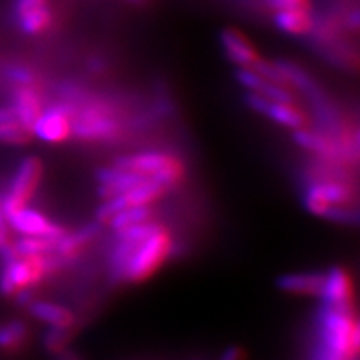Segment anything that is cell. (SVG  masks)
I'll use <instances>...</instances> for the list:
<instances>
[{
	"instance_id": "6da1fadb",
	"label": "cell",
	"mask_w": 360,
	"mask_h": 360,
	"mask_svg": "<svg viewBox=\"0 0 360 360\" xmlns=\"http://www.w3.org/2000/svg\"><path fill=\"white\" fill-rule=\"evenodd\" d=\"M174 252V240L167 229L152 222L132 225L117 232L110 257L112 272L120 281L139 283L150 278Z\"/></svg>"
},
{
	"instance_id": "7a4b0ae2",
	"label": "cell",
	"mask_w": 360,
	"mask_h": 360,
	"mask_svg": "<svg viewBox=\"0 0 360 360\" xmlns=\"http://www.w3.org/2000/svg\"><path fill=\"white\" fill-rule=\"evenodd\" d=\"M60 265L62 262L53 254L6 260V267L0 274V292L7 297H17L20 292H29Z\"/></svg>"
},
{
	"instance_id": "3957f363",
	"label": "cell",
	"mask_w": 360,
	"mask_h": 360,
	"mask_svg": "<svg viewBox=\"0 0 360 360\" xmlns=\"http://www.w3.org/2000/svg\"><path fill=\"white\" fill-rule=\"evenodd\" d=\"M114 165L130 170V172L141 175L143 179L155 180L165 188L179 186L186 175V167L177 157L157 150L122 155L115 160Z\"/></svg>"
},
{
	"instance_id": "277c9868",
	"label": "cell",
	"mask_w": 360,
	"mask_h": 360,
	"mask_svg": "<svg viewBox=\"0 0 360 360\" xmlns=\"http://www.w3.org/2000/svg\"><path fill=\"white\" fill-rule=\"evenodd\" d=\"M40 179H42V162L39 157H25L15 169L7 192L0 197V205L6 219L27 207L34 193L37 192Z\"/></svg>"
},
{
	"instance_id": "5b68a950",
	"label": "cell",
	"mask_w": 360,
	"mask_h": 360,
	"mask_svg": "<svg viewBox=\"0 0 360 360\" xmlns=\"http://www.w3.org/2000/svg\"><path fill=\"white\" fill-rule=\"evenodd\" d=\"M120 132V124L117 122L110 109L101 103L84 107L74 112L72 119V135L85 142H107L115 139Z\"/></svg>"
},
{
	"instance_id": "8992f818",
	"label": "cell",
	"mask_w": 360,
	"mask_h": 360,
	"mask_svg": "<svg viewBox=\"0 0 360 360\" xmlns=\"http://www.w3.org/2000/svg\"><path fill=\"white\" fill-rule=\"evenodd\" d=\"M165 188L159 182L150 179H143L137 186L130 187L119 195L112 197L109 200H103V204L97 209V220L101 224H109V220L122 209L135 205H152L164 195Z\"/></svg>"
},
{
	"instance_id": "52a82bcc",
	"label": "cell",
	"mask_w": 360,
	"mask_h": 360,
	"mask_svg": "<svg viewBox=\"0 0 360 360\" xmlns=\"http://www.w3.org/2000/svg\"><path fill=\"white\" fill-rule=\"evenodd\" d=\"M74 109L60 103V105L44 109L32 127V135L47 143H60L72 137V119H74Z\"/></svg>"
},
{
	"instance_id": "ba28073f",
	"label": "cell",
	"mask_w": 360,
	"mask_h": 360,
	"mask_svg": "<svg viewBox=\"0 0 360 360\" xmlns=\"http://www.w3.org/2000/svg\"><path fill=\"white\" fill-rule=\"evenodd\" d=\"M245 102L250 109L265 117H270L274 122L281 124L282 127L299 130L307 125V115L294 102H274L254 92L247 94Z\"/></svg>"
},
{
	"instance_id": "9c48e42d",
	"label": "cell",
	"mask_w": 360,
	"mask_h": 360,
	"mask_svg": "<svg viewBox=\"0 0 360 360\" xmlns=\"http://www.w3.org/2000/svg\"><path fill=\"white\" fill-rule=\"evenodd\" d=\"M7 225L15 232H19L20 236L47 237L56 242L65 233V229L62 225L52 222L42 212L35 209H29V207H24V209L12 214L7 219Z\"/></svg>"
},
{
	"instance_id": "30bf717a",
	"label": "cell",
	"mask_w": 360,
	"mask_h": 360,
	"mask_svg": "<svg viewBox=\"0 0 360 360\" xmlns=\"http://www.w3.org/2000/svg\"><path fill=\"white\" fill-rule=\"evenodd\" d=\"M321 297L323 305L334 309H354V283L344 269L334 267L326 274Z\"/></svg>"
},
{
	"instance_id": "8fae6325",
	"label": "cell",
	"mask_w": 360,
	"mask_h": 360,
	"mask_svg": "<svg viewBox=\"0 0 360 360\" xmlns=\"http://www.w3.org/2000/svg\"><path fill=\"white\" fill-rule=\"evenodd\" d=\"M220 42L227 57L240 69H254L262 60L257 49L237 29H225L220 34Z\"/></svg>"
},
{
	"instance_id": "7c38bea8",
	"label": "cell",
	"mask_w": 360,
	"mask_h": 360,
	"mask_svg": "<svg viewBox=\"0 0 360 360\" xmlns=\"http://www.w3.org/2000/svg\"><path fill=\"white\" fill-rule=\"evenodd\" d=\"M12 109L17 120L32 132L34 124L37 122L44 112V101L37 87H15L12 92Z\"/></svg>"
},
{
	"instance_id": "4fadbf2b",
	"label": "cell",
	"mask_w": 360,
	"mask_h": 360,
	"mask_svg": "<svg viewBox=\"0 0 360 360\" xmlns=\"http://www.w3.org/2000/svg\"><path fill=\"white\" fill-rule=\"evenodd\" d=\"M237 79L245 89H249V92L259 94V96L269 98V101L294 102V96L290 94L289 87H283V85L265 79L259 72L252 69H240L237 72Z\"/></svg>"
},
{
	"instance_id": "5bb4252c",
	"label": "cell",
	"mask_w": 360,
	"mask_h": 360,
	"mask_svg": "<svg viewBox=\"0 0 360 360\" xmlns=\"http://www.w3.org/2000/svg\"><path fill=\"white\" fill-rule=\"evenodd\" d=\"M98 179V195H101L102 200H109L112 197L119 195L125 191H129L130 187L137 186L143 177L141 175L130 172V170H125L122 167H107L102 169L97 175Z\"/></svg>"
},
{
	"instance_id": "9a60e30c",
	"label": "cell",
	"mask_w": 360,
	"mask_h": 360,
	"mask_svg": "<svg viewBox=\"0 0 360 360\" xmlns=\"http://www.w3.org/2000/svg\"><path fill=\"white\" fill-rule=\"evenodd\" d=\"M326 274L319 272H295L285 274L277 278L278 289L294 295H310L321 297L323 289Z\"/></svg>"
},
{
	"instance_id": "2e32d148",
	"label": "cell",
	"mask_w": 360,
	"mask_h": 360,
	"mask_svg": "<svg viewBox=\"0 0 360 360\" xmlns=\"http://www.w3.org/2000/svg\"><path fill=\"white\" fill-rule=\"evenodd\" d=\"M98 229L96 225H87V227L79 229V231L64 233L58 240L56 242V247H53V255L60 260V262H65V260L75 259L82 252L85 247H87L90 242L94 240L97 236Z\"/></svg>"
},
{
	"instance_id": "e0dca14e",
	"label": "cell",
	"mask_w": 360,
	"mask_h": 360,
	"mask_svg": "<svg viewBox=\"0 0 360 360\" xmlns=\"http://www.w3.org/2000/svg\"><path fill=\"white\" fill-rule=\"evenodd\" d=\"M29 310L35 319L49 323L51 327L70 328L75 323L74 312L60 304L47 302V300H32L29 304Z\"/></svg>"
},
{
	"instance_id": "ac0fdd59",
	"label": "cell",
	"mask_w": 360,
	"mask_h": 360,
	"mask_svg": "<svg viewBox=\"0 0 360 360\" xmlns=\"http://www.w3.org/2000/svg\"><path fill=\"white\" fill-rule=\"evenodd\" d=\"M294 139L300 147L315 152V154L323 157V159H342V155H344L340 147L332 139H328L323 134L312 132V130H307L305 127L295 130Z\"/></svg>"
},
{
	"instance_id": "d6986e66",
	"label": "cell",
	"mask_w": 360,
	"mask_h": 360,
	"mask_svg": "<svg viewBox=\"0 0 360 360\" xmlns=\"http://www.w3.org/2000/svg\"><path fill=\"white\" fill-rule=\"evenodd\" d=\"M17 25L22 32L27 35H39L44 34L45 30L51 29L53 22V13L49 6H42L34 8V11H29L22 15L15 17Z\"/></svg>"
},
{
	"instance_id": "ffe728a7",
	"label": "cell",
	"mask_w": 360,
	"mask_h": 360,
	"mask_svg": "<svg viewBox=\"0 0 360 360\" xmlns=\"http://www.w3.org/2000/svg\"><path fill=\"white\" fill-rule=\"evenodd\" d=\"M276 24L283 32L302 35L312 30L314 20L309 11H277Z\"/></svg>"
},
{
	"instance_id": "44dd1931",
	"label": "cell",
	"mask_w": 360,
	"mask_h": 360,
	"mask_svg": "<svg viewBox=\"0 0 360 360\" xmlns=\"http://www.w3.org/2000/svg\"><path fill=\"white\" fill-rule=\"evenodd\" d=\"M56 240L39 236H22L13 242V250L17 257H40V255L53 254Z\"/></svg>"
},
{
	"instance_id": "7402d4cb",
	"label": "cell",
	"mask_w": 360,
	"mask_h": 360,
	"mask_svg": "<svg viewBox=\"0 0 360 360\" xmlns=\"http://www.w3.org/2000/svg\"><path fill=\"white\" fill-rule=\"evenodd\" d=\"M29 330L20 321H11L0 326V350L4 352H17L25 345Z\"/></svg>"
},
{
	"instance_id": "603a6c76",
	"label": "cell",
	"mask_w": 360,
	"mask_h": 360,
	"mask_svg": "<svg viewBox=\"0 0 360 360\" xmlns=\"http://www.w3.org/2000/svg\"><path fill=\"white\" fill-rule=\"evenodd\" d=\"M152 214H154V209L150 205L127 207V209H122L120 212H117L109 220V225L115 232H119L124 231V229L132 227V225L148 222V220H152Z\"/></svg>"
},
{
	"instance_id": "cb8c5ba5",
	"label": "cell",
	"mask_w": 360,
	"mask_h": 360,
	"mask_svg": "<svg viewBox=\"0 0 360 360\" xmlns=\"http://www.w3.org/2000/svg\"><path fill=\"white\" fill-rule=\"evenodd\" d=\"M30 141H32V132L25 129L17 119H7L0 122V143L22 147Z\"/></svg>"
},
{
	"instance_id": "d4e9b609",
	"label": "cell",
	"mask_w": 360,
	"mask_h": 360,
	"mask_svg": "<svg viewBox=\"0 0 360 360\" xmlns=\"http://www.w3.org/2000/svg\"><path fill=\"white\" fill-rule=\"evenodd\" d=\"M6 75L15 87H35L37 85V77L34 72L24 65L7 67Z\"/></svg>"
},
{
	"instance_id": "484cf974",
	"label": "cell",
	"mask_w": 360,
	"mask_h": 360,
	"mask_svg": "<svg viewBox=\"0 0 360 360\" xmlns=\"http://www.w3.org/2000/svg\"><path fill=\"white\" fill-rule=\"evenodd\" d=\"M70 339V328H60V327H51L49 334L45 335V347L49 349V352L52 354H60L62 350H65L67 344Z\"/></svg>"
},
{
	"instance_id": "4316f807",
	"label": "cell",
	"mask_w": 360,
	"mask_h": 360,
	"mask_svg": "<svg viewBox=\"0 0 360 360\" xmlns=\"http://www.w3.org/2000/svg\"><path fill=\"white\" fill-rule=\"evenodd\" d=\"M277 11H310V0H269Z\"/></svg>"
},
{
	"instance_id": "83f0119b",
	"label": "cell",
	"mask_w": 360,
	"mask_h": 360,
	"mask_svg": "<svg viewBox=\"0 0 360 360\" xmlns=\"http://www.w3.org/2000/svg\"><path fill=\"white\" fill-rule=\"evenodd\" d=\"M42 6H47V0H15L13 12H15V17H17Z\"/></svg>"
},
{
	"instance_id": "f1b7e54d",
	"label": "cell",
	"mask_w": 360,
	"mask_h": 360,
	"mask_svg": "<svg viewBox=\"0 0 360 360\" xmlns=\"http://www.w3.org/2000/svg\"><path fill=\"white\" fill-rule=\"evenodd\" d=\"M11 237H8V225H7V219L4 215L2 205H0V252H2L6 247L11 244Z\"/></svg>"
},
{
	"instance_id": "f546056e",
	"label": "cell",
	"mask_w": 360,
	"mask_h": 360,
	"mask_svg": "<svg viewBox=\"0 0 360 360\" xmlns=\"http://www.w3.org/2000/svg\"><path fill=\"white\" fill-rule=\"evenodd\" d=\"M219 360H245V352L240 347H229Z\"/></svg>"
},
{
	"instance_id": "4dcf8cb0",
	"label": "cell",
	"mask_w": 360,
	"mask_h": 360,
	"mask_svg": "<svg viewBox=\"0 0 360 360\" xmlns=\"http://www.w3.org/2000/svg\"><path fill=\"white\" fill-rule=\"evenodd\" d=\"M57 360H82L75 352H70V350H62L60 354H57Z\"/></svg>"
},
{
	"instance_id": "1f68e13d",
	"label": "cell",
	"mask_w": 360,
	"mask_h": 360,
	"mask_svg": "<svg viewBox=\"0 0 360 360\" xmlns=\"http://www.w3.org/2000/svg\"><path fill=\"white\" fill-rule=\"evenodd\" d=\"M129 2H132V4H142L143 0H129Z\"/></svg>"
}]
</instances>
